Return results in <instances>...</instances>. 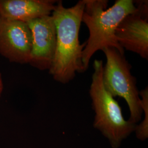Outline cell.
I'll return each mask as SVG.
<instances>
[{
	"label": "cell",
	"instance_id": "obj_1",
	"mask_svg": "<svg viewBox=\"0 0 148 148\" xmlns=\"http://www.w3.org/2000/svg\"><path fill=\"white\" fill-rule=\"evenodd\" d=\"M85 8L84 0L66 8L58 1L52 16L56 29V49L49 73L56 81L67 84L84 73L82 56L86 42L80 44L79 31Z\"/></svg>",
	"mask_w": 148,
	"mask_h": 148
},
{
	"label": "cell",
	"instance_id": "obj_2",
	"mask_svg": "<svg viewBox=\"0 0 148 148\" xmlns=\"http://www.w3.org/2000/svg\"><path fill=\"white\" fill-rule=\"evenodd\" d=\"M85 8L82 18L89 31L82 56V62L86 71L95 53L106 48H114L121 54L125 50L117 41L115 32L121 21L127 15L134 13L137 8L132 0H116L106 10L108 1L84 0Z\"/></svg>",
	"mask_w": 148,
	"mask_h": 148
},
{
	"label": "cell",
	"instance_id": "obj_3",
	"mask_svg": "<svg viewBox=\"0 0 148 148\" xmlns=\"http://www.w3.org/2000/svg\"><path fill=\"white\" fill-rule=\"evenodd\" d=\"M103 62L95 59L90 88L95 112L93 127L108 139L112 148H119L122 142L134 132L137 124L126 120L118 102L106 90L103 82Z\"/></svg>",
	"mask_w": 148,
	"mask_h": 148
},
{
	"label": "cell",
	"instance_id": "obj_4",
	"mask_svg": "<svg viewBox=\"0 0 148 148\" xmlns=\"http://www.w3.org/2000/svg\"><path fill=\"white\" fill-rule=\"evenodd\" d=\"M103 52L106 59L103 71L104 86L114 98L120 97L126 101L130 112L128 121L136 124L142 119L143 111L137 80L131 73L132 66L114 48H106Z\"/></svg>",
	"mask_w": 148,
	"mask_h": 148
},
{
	"label": "cell",
	"instance_id": "obj_5",
	"mask_svg": "<svg viewBox=\"0 0 148 148\" xmlns=\"http://www.w3.org/2000/svg\"><path fill=\"white\" fill-rule=\"evenodd\" d=\"M136 11L127 15L117 27L115 36L124 50L148 59V1H134Z\"/></svg>",
	"mask_w": 148,
	"mask_h": 148
},
{
	"label": "cell",
	"instance_id": "obj_6",
	"mask_svg": "<svg viewBox=\"0 0 148 148\" xmlns=\"http://www.w3.org/2000/svg\"><path fill=\"white\" fill-rule=\"evenodd\" d=\"M32 33V51L29 64L40 70H49L56 49V29L52 15L27 23Z\"/></svg>",
	"mask_w": 148,
	"mask_h": 148
},
{
	"label": "cell",
	"instance_id": "obj_7",
	"mask_svg": "<svg viewBox=\"0 0 148 148\" xmlns=\"http://www.w3.org/2000/svg\"><path fill=\"white\" fill-rule=\"evenodd\" d=\"M32 33L27 23L2 18L0 23V54L12 63H29Z\"/></svg>",
	"mask_w": 148,
	"mask_h": 148
},
{
	"label": "cell",
	"instance_id": "obj_8",
	"mask_svg": "<svg viewBox=\"0 0 148 148\" xmlns=\"http://www.w3.org/2000/svg\"><path fill=\"white\" fill-rule=\"evenodd\" d=\"M58 1L0 0V13L3 18L27 23L49 16Z\"/></svg>",
	"mask_w": 148,
	"mask_h": 148
},
{
	"label": "cell",
	"instance_id": "obj_9",
	"mask_svg": "<svg viewBox=\"0 0 148 148\" xmlns=\"http://www.w3.org/2000/svg\"><path fill=\"white\" fill-rule=\"evenodd\" d=\"M141 97V105L142 107L144 117L141 123L136 125L134 132L136 137L140 140H145L148 138V88H145L139 92Z\"/></svg>",
	"mask_w": 148,
	"mask_h": 148
},
{
	"label": "cell",
	"instance_id": "obj_10",
	"mask_svg": "<svg viewBox=\"0 0 148 148\" xmlns=\"http://www.w3.org/2000/svg\"><path fill=\"white\" fill-rule=\"evenodd\" d=\"M3 90V82L2 79V76L1 73H0V97L2 93V91Z\"/></svg>",
	"mask_w": 148,
	"mask_h": 148
},
{
	"label": "cell",
	"instance_id": "obj_11",
	"mask_svg": "<svg viewBox=\"0 0 148 148\" xmlns=\"http://www.w3.org/2000/svg\"><path fill=\"white\" fill-rule=\"evenodd\" d=\"M2 16H1V13H0V23H1V21H2Z\"/></svg>",
	"mask_w": 148,
	"mask_h": 148
}]
</instances>
